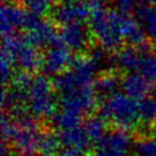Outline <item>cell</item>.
I'll list each match as a JSON object with an SVG mask.
<instances>
[{"label":"cell","instance_id":"cell-20","mask_svg":"<svg viewBox=\"0 0 156 156\" xmlns=\"http://www.w3.org/2000/svg\"><path fill=\"white\" fill-rule=\"evenodd\" d=\"M83 129L91 141H96V143H98L100 139L107 133L104 117L94 116L88 119L83 124Z\"/></svg>","mask_w":156,"mask_h":156},{"label":"cell","instance_id":"cell-9","mask_svg":"<svg viewBox=\"0 0 156 156\" xmlns=\"http://www.w3.org/2000/svg\"><path fill=\"white\" fill-rule=\"evenodd\" d=\"M72 57L69 49L61 40L49 46L42 57L41 67L44 72L48 75H58L59 73L66 71V69L72 63Z\"/></svg>","mask_w":156,"mask_h":156},{"label":"cell","instance_id":"cell-5","mask_svg":"<svg viewBox=\"0 0 156 156\" xmlns=\"http://www.w3.org/2000/svg\"><path fill=\"white\" fill-rule=\"evenodd\" d=\"M1 50L13 57L15 65L25 72H33L42 64L38 48L27 40L25 35H7L4 37Z\"/></svg>","mask_w":156,"mask_h":156},{"label":"cell","instance_id":"cell-23","mask_svg":"<svg viewBox=\"0 0 156 156\" xmlns=\"http://www.w3.org/2000/svg\"><path fill=\"white\" fill-rule=\"evenodd\" d=\"M141 121L146 123H156V98L146 97L139 103Z\"/></svg>","mask_w":156,"mask_h":156},{"label":"cell","instance_id":"cell-28","mask_svg":"<svg viewBox=\"0 0 156 156\" xmlns=\"http://www.w3.org/2000/svg\"><path fill=\"white\" fill-rule=\"evenodd\" d=\"M105 49H95L94 51L91 52V58L96 62V64L99 66V69H103L106 66L107 59H106V55H105Z\"/></svg>","mask_w":156,"mask_h":156},{"label":"cell","instance_id":"cell-15","mask_svg":"<svg viewBox=\"0 0 156 156\" xmlns=\"http://www.w3.org/2000/svg\"><path fill=\"white\" fill-rule=\"evenodd\" d=\"M59 140L61 144L64 146H69V147H75L79 149L86 151L91 143L88 134L83 129V126H75L66 130H62L59 132Z\"/></svg>","mask_w":156,"mask_h":156},{"label":"cell","instance_id":"cell-16","mask_svg":"<svg viewBox=\"0 0 156 156\" xmlns=\"http://www.w3.org/2000/svg\"><path fill=\"white\" fill-rule=\"evenodd\" d=\"M122 34L123 39L126 40L128 44L139 47L143 44L145 40V30L139 23L138 20L126 17L123 20V25H122Z\"/></svg>","mask_w":156,"mask_h":156},{"label":"cell","instance_id":"cell-10","mask_svg":"<svg viewBox=\"0 0 156 156\" xmlns=\"http://www.w3.org/2000/svg\"><path fill=\"white\" fill-rule=\"evenodd\" d=\"M30 12L23 10L12 0H5L0 9V29L2 37L15 34V32L25 27L29 21Z\"/></svg>","mask_w":156,"mask_h":156},{"label":"cell","instance_id":"cell-12","mask_svg":"<svg viewBox=\"0 0 156 156\" xmlns=\"http://www.w3.org/2000/svg\"><path fill=\"white\" fill-rule=\"evenodd\" d=\"M92 7L89 1H73L69 4H61L54 9V18L61 24L81 22L90 17Z\"/></svg>","mask_w":156,"mask_h":156},{"label":"cell","instance_id":"cell-1","mask_svg":"<svg viewBox=\"0 0 156 156\" xmlns=\"http://www.w3.org/2000/svg\"><path fill=\"white\" fill-rule=\"evenodd\" d=\"M122 14L114 9H92L90 15V31L100 47L105 50L120 49L123 41Z\"/></svg>","mask_w":156,"mask_h":156},{"label":"cell","instance_id":"cell-33","mask_svg":"<svg viewBox=\"0 0 156 156\" xmlns=\"http://www.w3.org/2000/svg\"><path fill=\"white\" fill-rule=\"evenodd\" d=\"M32 156H55L54 154H49V153H39L37 155H32Z\"/></svg>","mask_w":156,"mask_h":156},{"label":"cell","instance_id":"cell-30","mask_svg":"<svg viewBox=\"0 0 156 156\" xmlns=\"http://www.w3.org/2000/svg\"><path fill=\"white\" fill-rule=\"evenodd\" d=\"M88 1L91 4L92 9H95V8H100V7H103V5H104V2L106 1V0H88Z\"/></svg>","mask_w":156,"mask_h":156},{"label":"cell","instance_id":"cell-14","mask_svg":"<svg viewBox=\"0 0 156 156\" xmlns=\"http://www.w3.org/2000/svg\"><path fill=\"white\" fill-rule=\"evenodd\" d=\"M141 59H143V55L140 54L138 48L128 46V47L120 48L117 50L113 58V62L122 71L134 72L139 69Z\"/></svg>","mask_w":156,"mask_h":156},{"label":"cell","instance_id":"cell-8","mask_svg":"<svg viewBox=\"0 0 156 156\" xmlns=\"http://www.w3.org/2000/svg\"><path fill=\"white\" fill-rule=\"evenodd\" d=\"M25 29V37L37 48L44 47V46L49 47L59 40L58 35L56 34L55 27L49 21L41 20L35 14L30 13Z\"/></svg>","mask_w":156,"mask_h":156},{"label":"cell","instance_id":"cell-11","mask_svg":"<svg viewBox=\"0 0 156 156\" xmlns=\"http://www.w3.org/2000/svg\"><path fill=\"white\" fill-rule=\"evenodd\" d=\"M58 38L66 47L74 50L81 51L89 44V32L81 22H73L64 24L58 32Z\"/></svg>","mask_w":156,"mask_h":156},{"label":"cell","instance_id":"cell-3","mask_svg":"<svg viewBox=\"0 0 156 156\" xmlns=\"http://www.w3.org/2000/svg\"><path fill=\"white\" fill-rule=\"evenodd\" d=\"M99 66L91 56H76L72 59L69 69L54 78L52 86L61 94L78 88L92 86L95 75Z\"/></svg>","mask_w":156,"mask_h":156},{"label":"cell","instance_id":"cell-13","mask_svg":"<svg viewBox=\"0 0 156 156\" xmlns=\"http://www.w3.org/2000/svg\"><path fill=\"white\" fill-rule=\"evenodd\" d=\"M121 87L128 96L134 99H144L152 90V82L140 73H130L122 80Z\"/></svg>","mask_w":156,"mask_h":156},{"label":"cell","instance_id":"cell-29","mask_svg":"<svg viewBox=\"0 0 156 156\" xmlns=\"http://www.w3.org/2000/svg\"><path fill=\"white\" fill-rule=\"evenodd\" d=\"M59 156H84V151L75 147L64 146L59 151Z\"/></svg>","mask_w":156,"mask_h":156},{"label":"cell","instance_id":"cell-21","mask_svg":"<svg viewBox=\"0 0 156 156\" xmlns=\"http://www.w3.org/2000/svg\"><path fill=\"white\" fill-rule=\"evenodd\" d=\"M136 156H156V131L140 138L133 145Z\"/></svg>","mask_w":156,"mask_h":156},{"label":"cell","instance_id":"cell-2","mask_svg":"<svg viewBox=\"0 0 156 156\" xmlns=\"http://www.w3.org/2000/svg\"><path fill=\"white\" fill-rule=\"evenodd\" d=\"M100 114L105 120L124 131L134 129L141 120L139 103L124 92L107 96L100 105Z\"/></svg>","mask_w":156,"mask_h":156},{"label":"cell","instance_id":"cell-34","mask_svg":"<svg viewBox=\"0 0 156 156\" xmlns=\"http://www.w3.org/2000/svg\"><path fill=\"white\" fill-rule=\"evenodd\" d=\"M58 2L61 4H69V2H73V1H76V0H57Z\"/></svg>","mask_w":156,"mask_h":156},{"label":"cell","instance_id":"cell-19","mask_svg":"<svg viewBox=\"0 0 156 156\" xmlns=\"http://www.w3.org/2000/svg\"><path fill=\"white\" fill-rule=\"evenodd\" d=\"M120 84H121V81L114 73H104L96 80L95 89L97 92L107 97L117 92L116 90Z\"/></svg>","mask_w":156,"mask_h":156},{"label":"cell","instance_id":"cell-27","mask_svg":"<svg viewBox=\"0 0 156 156\" xmlns=\"http://www.w3.org/2000/svg\"><path fill=\"white\" fill-rule=\"evenodd\" d=\"M114 1L117 12H120L122 15H128L133 9L137 0H114Z\"/></svg>","mask_w":156,"mask_h":156},{"label":"cell","instance_id":"cell-26","mask_svg":"<svg viewBox=\"0 0 156 156\" xmlns=\"http://www.w3.org/2000/svg\"><path fill=\"white\" fill-rule=\"evenodd\" d=\"M15 66L13 57L6 51L1 50V59H0V71H1V81L6 86L13 78V71Z\"/></svg>","mask_w":156,"mask_h":156},{"label":"cell","instance_id":"cell-6","mask_svg":"<svg viewBox=\"0 0 156 156\" xmlns=\"http://www.w3.org/2000/svg\"><path fill=\"white\" fill-rule=\"evenodd\" d=\"M132 140L128 131L113 130L97 143L90 156H129Z\"/></svg>","mask_w":156,"mask_h":156},{"label":"cell","instance_id":"cell-4","mask_svg":"<svg viewBox=\"0 0 156 156\" xmlns=\"http://www.w3.org/2000/svg\"><path fill=\"white\" fill-rule=\"evenodd\" d=\"M29 112L37 120L52 117L56 113V98L51 83L44 75L32 78L27 90Z\"/></svg>","mask_w":156,"mask_h":156},{"label":"cell","instance_id":"cell-24","mask_svg":"<svg viewBox=\"0 0 156 156\" xmlns=\"http://www.w3.org/2000/svg\"><path fill=\"white\" fill-rule=\"evenodd\" d=\"M138 71L149 82L156 84V55L149 54L143 56Z\"/></svg>","mask_w":156,"mask_h":156},{"label":"cell","instance_id":"cell-25","mask_svg":"<svg viewBox=\"0 0 156 156\" xmlns=\"http://www.w3.org/2000/svg\"><path fill=\"white\" fill-rule=\"evenodd\" d=\"M21 1L23 6L27 9V12L35 14L38 16H42L51 9L54 0H21Z\"/></svg>","mask_w":156,"mask_h":156},{"label":"cell","instance_id":"cell-17","mask_svg":"<svg viewBox=\"0 0 156 156\" xmlns=\"http://www.w3.org/2000/svg\"><path fill=\"white\" fill-rule=\"evenodd\" d=\"M137 20L145 30V33L156 41V6L144 5L137 9Z\"/></svg>","mask_w":156,"mask_h":156},{"label":"cell","instance_id":"cell-31","mask_svg":"<svg viewBox=\"0 0 156 156\" xmlns=\"http://www.w3.org/2000/svg\"><path fill=\"white\" fill-rule=\"evenodd\" d=\"M0 155L1 156H10V151H9V147L6 145V143H2V146H1V152H0Z\"/></svg>","mask_w":156,"mask_h":156},{"label":"cell","instance_id":"cell-22","mask_svg":"<svg viewBox=\"0 0 156 156\" xmlns=\"http://www.w3.org/2000/svg\"><path fill=\"white\" fill-rule=\"evenodd\" d=\"M59 137H56L49 131H40L38 139V152L52 154L59 147Z\"/></svg>","mask_w":156,"mask_h":156},{"label":"cell","instance_id":"cell-32","mask_svg":"<svg viewBox=\"0 0 156 156\" xmlns=\"http://www.w3.org/2000/svg\"><path fill=\"white\" fill-rule=\"evenodd\" d=\"M140 1L147 6H156V0H140Z\"/></svg>","mask_w":156,"mask_h":156},{"label":"cell","instance_id":"cell-18","mask_svg":"<svg viewBox=\"0 0 156 156\" xmlns=\"http://www.w3.org/2000/svg\"><path fill=\"white\" fill-rule=\"evenodd\" d=\"M52 124L59 130H66L71 128L79 126L81 121V115L75 114V113L67 111V109L61 108L55 113V115L51 117Z\"/></svg>","mask_w":156,"mask_h":156},{"label":"cell","instance_id":"cell-7","mask_svg":"<svg viewBox=\"0 0 156 156\" xmlns=\"http://www.w3.org/2000/svg\"><path fill=\"white\" fill-rule=\"evenodd\" d=\"M96 92L97 91L92 86H88L62 94L61 107L82 116L84 114L91 112L96 106L97 103Z\"/></svg>","mask_w":156,"mask_h":156}]
</instances>
